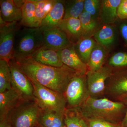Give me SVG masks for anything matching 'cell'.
Segmentation results:
<instances>
[{"mask_svg":"<svg viewBox=\"0 0 127 127\" xmlns=\"http://www.w3.org/2000/svg\"><path fill=\"white\" fill-rule=\"evenodd\" d=\"M13 59L30 81L63 94L70 80L78 73L65 65L55 67L43 65L31 57Z\"/></svg>","mask_w":127,"mask_h":127,"instance_id":"6da1fadb","label":"cell"},{"mask_svg":"<svg viewBox=\"0 0 127 127\" xmlns=\"http://www.w3.org/2000/svg\"><path fill=\"white\" fill-rule=\"evenodd\" d=\"M78 108L86 119H99L115 124L121 123L120 120L126 111V106L122 102L90 96Z\"/></svg>","mask_w":127,"mask_h":127,"instance_id":"7a4b0ae2","label":"cell"},{"mask_svg":"<svg viewBox=\"0 0 127 127\" xmlns=\"http://www.w3.org/2000/svg\"><path fill=\"white\" fill-rule=\"evenodd\" d=\"M42 109L35 100H21L7 115L0 127H36Z\"/></svg>","mask_w":127,"mask_h":127,"instance_id":"3957f363","label":"cell"},{"mask_svg":"<svg viewBox=\"0 0 127 127\" xmlns=\"http://www.w3.org/2000/svg\"><path fill=\"white\" fill-rule=\"evenodd\" d=\"M43 32L39 27L21 26L15 37L13 59L31 57L34 53L44 46Z\"/></svg>","mask_w":127,"mask_h":127,"instance_id":"277c9868","label":"cell"},{"mask_svg":"<svg viewBox=\"0 0 127 127\" xmlns=\"http://www.w3.org/2000/svg\"><path fill=\"white\" fill-rule=\"evenodd\" d=\"M34 88V100L42 110L64 113L67 102L63 94L59 93L31 81Z\"/></svg>","mask_w":127,"mask_h":127,"instance_id":"5b68a950","label":"cell"},{"mask_svg":"<svg viewBox=\"0 0 127 127\" xmlns=\"http://www.w3.org/2000/svg\"><path fill=\"white\" fill-rule=\"evenodd\" d=\"M67 108H78L89 97L86 75L77 73L72 78L64 93Z\"/></svg>","mask_w":127,"mask_h":127,"instance_id":"8992f818","label":"cell"},{"mask_svg":"<svg viewBox=\"0 0 127 127\" xmlns=\"http://www.w3.org/2000/svg\"><path fill=\"white\" fill-rule=\"evenodd\" d=\"M19 22H5L0 18V60L9 63L14 58L15 37L21 27Z\"/></svg>","mask_w":127,"mask_h":127,"instance_id":"52a82bcc","label":"cell"},{"mask_svg":"<svg viewBox=\"0 0 127 127\" xmlns=\"http://www.w3.org/2000/svg\"><path fill=\"white\" fill-rule=\"evenodd\" d=\"M9 64L11 73L12 88L22 100H34V88L30 79L13 59L9 62Z\"/></svg>","mask_w":127,"mask_h":127,"instance_id":"ba28073f","label":"cell"},{"mask_svg":"<svg viewBox=\"0 0 127 127\" xmlns=\"http://www.w3.org/2000/svg\"><path fill=\"white\" fill-rule=\"evenodd\" d=\"M110 67L103 66L95 71H88L86 74L87 85L89 96L97 98L106 92V81L113 73Z\"/></svg>","mask_w":127,"mask_h":127,"instance_id":"9c48e42d","label":"cell"},{"mask_svg":"<svg viewBox=\"0 0 127 127\" xmlns=\"http://www.w3.org/2000/svg\"><path fill=\"white\" fill-rule=\"evenodd\" d=\"M105 93L119 101L127 97V70L113 73L106 85Z\"/></svg>","mask_w":127,"mask_h":127,"instance_id":"30bf717a","label":"cell"},{"mask_svg":"<svg viewBox=\"0 0 127 127\" xmlns=\"http://www.w3.org/2000/svg\"><path fill=\"white\" fill-rule=\"evenodd\" d=\"M43 46L56 51L62 50L73 44L66 34L59 27L43 32Z\"/></svg>","mask_w":127,"mask_h":127,"instance_id":"8fae6325","label":"cell"},{"mask_svg":"<svg viewBox=\"0 0 127 127\" xmlns=\"http://www.w3.org/2000/svg\"><path fill=\"white\" fill-rule=\"evenodd\" d=\"M59 56L65 65L82 75H86L87 65L82 61L74 49L73 45L58 51Z\"/></svg>","mask_w":127,"mask_h":127,"instance_id":"7c38bea8","label":"cell"},{"mask_svg":"<svg viewBox=\"0 0 127 127\" xmlns=\"http://www.w3.org/2000/svg\"><path fill=\"white\" fill-rule=\"evenodd\" d=\"M21 100L18 94L12 88L0 93V125L5 122L9 113Z\"/></svg>","mask_w":127,"mask_h":127,"instance_id":"4fadbf2b","label":"cell"},{"mask_svg":"<svg viewBox=\"0 0 127 127\" xmlns=\"http://www.w3.org/2000/svg\"><path fill=\"white\" fill-rule=\"evenodd\" d=\"M65 11L64 1L57 0L53 8L42 21L39 27L43 31L58 27L64 19Z\"/></svg>","mask_w":127,"mask_h":127,"instance_id":"5bb4252c","label":"cell"},{"mask_svg":"<svg viewBox=\"0 0 127 127\" xmlns=\"http://www.w3.org/2000/svg\"><path fill=\"white\" fill-rule=\"evenodd\" d=\"M21 6L14 0H0V18L5 22H20L22 18Z\"/></svg>","mask_w":127,"mask_h":127,"instance_id":"9a60e30c","label":"cell"},{"mask_svg":"<svg viewBox=\"0 0 127 127\" xmlns=\"http://www.w3.org/2000/svg\"><path fill=\"white\" fill-rule=\"evenodd\" d=\"M37 62L46 65L61 67L64 65L58 51L43 47L34 53L31 56Z\"/></svg>","mask_w":127,"mask_h":127,"instance_id":"2e32d148","label":"cell"},{"mask_svg":"<svg viewBox=\"0 0 127 127\" xmlns=\"http://www.w3.org/2000/svg\"><path fill=\"white\" fill-rule=\"evenodd\" d=\"M58 27L66 34L73 45L75 44V41L77 42L83 36L79 18L64 19Z\"/></svg>","mask_w":127,"mask_h":127,"instance_id":"e0dca14e","label":"cell"},{"mask_svg":"<svg viewBox=\"0 0 127 127\" xmlns=\"http://www.w3.org/2000/svg\"><path fill=\"white\" fill-rule=\"evenodd\" d=\"M64 113L42 110L38 125L36 127H60L63 126L65 125Z\"/></svg>","mask_w":127,"mask_h":127,"instance_id":"ac0fdd59","label":"cell"},{"mask_svg":"<svg viewBox=\"0 0 127 127\" xmlns=\"http://www.w3.org/2000/svg\"><path fill=\"white\" fill-rule=\"evenodd\" d=\"M122 0H102L100 7V16L104 23H111L115 22L118 18L117 10Z\"/></svg>","mask_w":127,"mask_h":127,"instance_id":"d6986e66","label":"cell"},{"mask_svg":"<svg viewBox=\"0 0 127 127\" xmlns=\"http://www.w3.org/2000/svg\"><path fill=\"white\" fill-rule=\"evenodd\" d=\"M64 122L66 127H89L79 108H67L64 113Z\"/></svg>","mask_w":127,"mask_h":127,"instance_id":"ffe728a7","label":"cell"},{"mask_svg":"<svg viewBox=\"0 0 127 127\" xmlns=\"http://www.w3.org/2000/svg\"><path fill=\"white\" fill-rule=\"evenodd\" d=\"M36 0H25L22 6L21 20L19 24L21 26L34 28L35 12Z\"/></svg>","mask_w":127,"mask_h":127,"instance_id":"44dd1931","label":"cell"},{"mask_svg":"<svg viewBox=\"0 0 127 127\" xmlns=\"http://www.w3.org/2000/svg\"><path fill=\"white\" fill-rule=\"evenodd\" d=\"M96 44L95 41L92 39L81 38L73 45V46L79 58L82 61L87 64Z\"/></svg>","mask_w":127,"mask_h":127,"instance_id":"7402d4cb","label":"cell"},{"mask_svg":"<svg viewBox=\"0 0 127 127\" xmlns=\"http://www.w3.org/2000/svg\"><path fill=\"white\" fill-rule=\"evenodd\" d=\"M57 0H36L34 27H40L42 21L50 13Z\"/></svg>","mask_w":127,"mask_h":127,"instance_id":"603a6c76","label":"cell"},{"mask_svg":"<svg viewBox=\"0 0 127 127\" xmlns=\"http://www.w3.org/2000/svg\"><path fill=\"white\" fill-rule=\"evenodd\" d=\"M105 53L104 49L100 45L96 44L87 64L88 71H95L103 66Z\"/></svg>","mask_w":127,"mask_h":127,"instance_id":"cb8c5ba5","label":"cell"},{"mask_svg":"<svg viewBox=\"0 0 127 127\" xmlns=\"http://www.w3.org/2000/svg\"><path fill=\"white\" fill-rule=\"evenodd\" d=\"M84 2L83 0H75L64 2L65 11L64 19L79 18L84 11Z\"/></svg>","mask_w":127,"mask_h":127,"instance_id":"d4e9b609","label":"cell"},{"mask_svg":"<svg viewBox=\"0 0 127 127\" xmlns=\"http://www.w3.org/2000/svg\"><path fill=\"white\" fill-rule=\"evenodd\" d=\"M11 88V73L9 63L0 60V93Z\"/></svg>","mask_w":127,"mask_h":127,"instance_id":"484cf974","label":"cell"},{"mask_svg":"<svg viewBox=\"0 0 127 127\" xmlns=\"http://www.w3.org/2000/svg\"><path fill=\"white\" fill-rule=\"evenodd\" d=\"M95 40L101 45L108 46L113 42L114 39L113 29L108 25L103 26L94 35Z\"/></svg>","mask_w":127,"mask_h":127,"instance_id":"4316f807","label":"cell"},{"mask_svg":"<svg viewBox=\"0 0 127 127\" xmlns=\"http://www.w3.org/2000/svg\"><path fill=\"white\" fill-rule=\"evenodd\" d=\"M83 35L92 32L96 26V22L88 12L84 11L79 16Z\"/></svg>","mask_w":127,"mask_h":127,"instance_id":"83f0119b","label":"cell"},{"mask_svg":"<svg viewBox=\"0 0 127 127\" xmlns=\"http://www.w3.org/2000/svg\"><path fill=\"white\" fill-rule=\"evenodd\" d=\"M108 64L114 67L127 66V53L122 52L116 53L109 59Z\"/></svg>","mask_w":127,"mask_h":127,"instance_id":"f1b7e54d","label":"cell"},{"mask_svg":"<svg viewBox=\"0 0 127 127\" xmlns=\"http://www.w3.org/2000/svg\"><path fill=\"white\" fill-rule=\"evenodd\" d=\"M101 5L99 0H86L84 2V11L88 12L94 18L98 13Z\"/></svg>","mask_w":127,"mask_h":127,"instance_id":"f546056e","label":"cell"},{"mask_svg":"<svg viewBox=\"0 0 127 127\" xmlns=\"http://www.w3.org/2000/svg\"><path fill=\"white\" fill-rule=\"evenodd\" d=\"M86 119L89 127H122L121 123H113L99 119Z\"/></svg>","mask_w":127,"mask_h":127,"instance_id":"4dcf8cb0","label":"cell"},{"mask_svg":"<svg viewBox=\"0 0 127 127\" xmlns=\"http://www.w3.org/2000/svg\"><path fill=\"white\" fill-rule=\"evenodd\" d=\"M118 18L127 20V0H122L117 10Z\"/></svg>","mask_w":127,"mask_h":127,"instance_id":"1f68e13d","label":"cell"},{"mask_svg":"<svg viewBox=\"0 0 127 127\" xmlns=\"http://www.w3.org/2000/svg\"><path fill=\"white\" fill-rule=\"evenodd\" d=\"M121 101L123 102L126 106L125 116L121 123V126L122 127H127V97L124 98Z\"/></svg>","mask_w":127,"mask_h":127,"instance_id":"d6a6232c","label":"cell"},{"mask_svg":"<svg viewBox=\"0 0 127 127\" xmlns=\"http://www.w3.org/2000/svg\"><path fill=\"white\" fill-rule=\"evenodd\" d=\"M120 27L122 35L127 43V25L123 24L121 25Z\"/></svg>","mask_w":127,"mask_h":127,"instance_id":"836d02e7","label":"cell"},{"mask_svg":"<svg viewBox=\"0 0 127 127\" xmlns=\"http://www.w3.org/2000/svg\"><path fill=\"white\" fill-rule=\"evenodd\" d=\"M66 127L65 125H63V126H62V127Z\"/></svg>","mask_w":127,"mask_h":127,"instance_id":"e575fe53","label":"cell"},{"mask_svg":"<svg viewBox=\"0 0 127 127\" xmlns=\"http://www.w3.org/2000/svg\"><path fill=\"white\" fill-rule=\"evenodd\" d=\"M7 127V126H4V127Z\"/></svg>","mask_w":127,"mask_h":127,"instance_id":"d590c367","label":"cell"}]
</instances>
